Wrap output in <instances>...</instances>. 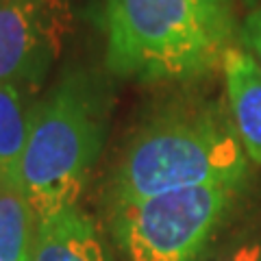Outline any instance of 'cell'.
Segmentation results:
<instances>
[{
  "instance_id": "obj_1",
  "label": "cell",
  "mask_w": 261,
  "mask_h": 261,
  "mask_svg": "<svg viewBox=\"0 0 261 261\" xmlns=\"http://www.w3.org/2000/svg\"><path fill=\"white\" fill-rule=\"evenodd\" d=\"M248 176L226 98H176L135 128L107 185L109 205L185 187H244Z\"/></svg>"
},
{
  "instance_id": "obj_2",
  "label": "cell",
  "mask_w": 261,
  "mask_h": 261,
  "mask_svg": "<svg viewBox=\"0 0 261 261\" xmlns=\"http://www.w3.org/2000/svg\"><path fill=\"white\" fill-rule=\"evenodd\" d=\"M105 61L142 83L202 79L235 42L231 9L202 0H105Z\"/></svg>"
},
{
  "instance_id": "obj_3",
  "label": "cell",
  "mask_w": 261,
  "mask_h": 261,
  "mask_svg": "<svg viewBox=\"0 0 261 261\" xmlns=\"http://www.w3.org/2000/svg\"><path fill=\"white\" fill-rule=\"evenodd\" d=\"M109 122V92L96 74L72 70L42 102L33 120L18 178L37 222L79 207L100 157Z\"/></svg>"
},
{
  "instance_id": "obj_4",
  "label": "cell",
  "mask_w": 261,
  "mask_h": 261,
  "mask_svg": "<svg viewBox=\"0 0 261 261\" xmlns=\"http://www.w3.org/2000/svg\"><path fill=\"white\" fill-rule=\"evenodd\" d=\"M244 187L202 185L109 205L128 261H196L226 222Z\"/></svg>"
},
{
  "instance_id": "obj_5",
  "label": "cell",
  "mask_w": 261,
  "mask_h": 261,
  "mask_svg": "<svg viewBox=\"0 0 261 261\" xmlns=\"http://www.w3.org/2000/svg\"><path fill=\"white\" fill-rule=\"evenodd\" d=\"M63 0H0V83L37 87L63 44Z\"/></svg>"
},
{
  "instance_id": "obj_6",
  "label": "cell",
  "mask_w": 261,
  "mask_h": 261,
  "mask_svg": "<svg viewBox=\"0 0 261 261\" xmlns=\"http://www.w3.org/2000/svg\"><path fill=\"white\" fill-rule=\"evenodd\" d=\"M222 76L228 113L248 159L261 166V68L240 44L224 53Z\"/></svg>"
},
{
  "instance_id": "obj_7",
  "label": "cell",
  "mask_w": 261,
  "mask_h": 261,
  "mask_svg": "<svg viewBox=\"0 0 261 261\" xmlns=\"http://www.w3.org/2000/svg\"><path fill=\"white\" fill-rule=\"evenodd\" d=\"M33 261H111L94 220L72 207L37 222Z\"/></svg>"
},
{
  "instance_id": "obj_8",
  "label": "cell",
  "mask_w": 261,
  "mask_h": 261,
  "mask_svg": "<svg viewBox=\"0 0 261 261\" xmlns=\"http://www.w3.org/2000/svg\"><path fill=\"white\" fill-rule=\"evenodd\" d=\"M37 218L20 185L0 178V261H33Z\"/></svg>"
},
{
  "instance_id": "obj_9",
  "label": "cell",
  "mask_w": 261,
  "mask_h": 261,
  "mask_svg": "<svg viewBox=\"0 0 261 261\" xmlns=\"http://www.w3.org/2000/svg\"><path fill=\"white\" fill-rule=\"evenodd\" d=\"M31 120L33 107H27L22 89L0 83V178H18Z\"/></svg>"
},
{
  "instance_id": "obj_10",
  "label": "cell",
  "mask_w": 261,
  "mask_h": 261,
  "mask_svg": "<svg viewBox=\"0 0 261 261\" xmlns=\"http://www.w3.org/2000/svg\"><path fill=\"white\" fill-rule=\"evenodd\" d=\"M240 46L257 61L261 68V3L252 5L240 24Z\"/></svg>"
},
{
  "instance_id": "obj_11",
  "label": "cell",
  "mask_w": 261,
  "mask_h": 261,
  "mask_svg": "<svg viewBox=\"0 0 261 261\" xmlns=\"http://www.w3.org/2000/svg\"><path fill=\"white\" fill-rule=\"evenodd\" d=\"M218 261H261V238L242 240Z\"/></svg>"
},
{
  "instance_id": "obj_12",
  "label": "cell",
  "mask_w": 261,
  "mask_h": 261,
  "mask_svg": "<svg viewBox=\"0 0 261 261\" xmlns=\"http://www.w3.org/2000/svg\"><path fill=\"white\" fill-rule=\"evenodd\" d=\"M202 3H209L214 7H222V9H231L233 11V0H202Z\"/></svg>"
},
{
  "instance_id": "obj_13",
  "label": "cell",
  "mask_w": 261,
  "mask_h": 261,
  "mask_svg": "<svg viewBox=\"0 0 261 261\" xmlns=\"http://www.w3.org/2000/svg\"><path fill=\"white\" fill-rule=\"evenodd\" d=\"M250 3H255V5H259V3H261V0H250Z\"/></svg>"
}]
</instances>
